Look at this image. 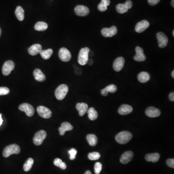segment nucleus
<instances>
[{
    "label": "nucleus",
    "instance_id": "36",
    "mask_svg": "<svg viewBox=\"0 0 174 174\" xmlns=\"http://www.w3.org/2000/svg\"><path fill=\"white\" fill-rule=\"evenodd\" d=\"M68 153L70 154V159L71 160H73L76 158V153H77V151L76 149L74 148H72L71 150H69Z\"/></svg>",
    "mask_w": 174,
    "mask_h": 174
},
{
    "label": "nucleus",
    "instance_id": "43",
    "mask_svg": "<svg viewBox=\"0 0 174 174\" xmlns=\"http://www.w3.org/2000/svg\"><path fill=\"white\" fill-rule=\"evenodd\" d=\"M169 98L170 100L172 102L174 101V92H172L169 95Z\"/></svg>",
    "mask_w": 174,
    "mask_h": 174
},
{
    "label": "nucleus",
    "instance_id": "10",
    "mask_svg": "<svg viewBox=\"0 0 174 174\" xmlns=\"http://www.w3.org/2000/svg\"><path fill=\"white\" fill-rule=\"evenodd\" d=\"M118 29L116 26H113L109 28H103L101 30L103 36L105 37H111L117 34Z\"/></svg>",
    "mask_w": 174,
    "mask_h": 174
},
{
    "label": "nucleus",
    "instance_id": "9",
    "mask_svg": "<svg viewBox=\"0 0 174 174\" xmlns=\"http://www.w3.org/2000/svg\"><path fill=\"white\" fill-rule=\"evenodd\" d=\"M59 56L60 59L64 62H69L72 57L71 54L69 50L65 48H62L60 49L59 51Z\"/></svg>",
    "mask_w": 174,
    "mask_h": 174
},
{
    "label": "nucleus",
    "instance_id": "48",
    "mask_svg": "<svg viewBox=\"0 0 174 174\" xmlns=\"http://www.w3.org/2000/svg\"><path fill=\"white\" fill-rule=\"evenodd\" d=\"M172 76L173 78H174V70H173L172 72Z\"/></svg>",
    "mask_w": 174,
    "mask_h": 174
},
{
    "label": "nucleus",
    "instance_id": "6",
    "mask_svg": "<svg viewBox=\"0 0 174 174\" xmlns=\"http://www.w3.org/2000/svg\"><path fill=\"white\" fill-rule=\"evenodd\" d=\"M19 109L23 111L28 117H32L34 114V109L31 105L28 103H23L19 106Z\"/></svg>",
    "mask_w": 174,
    "mask_h": 174
},
{
    "label": "nucleus",
    "instance_id": "38",
    "mask_svg": "<svg viewBox=\"0 0 174 174\" xmlns=\"http://www.w3.org/2000/svg\"><path fill=\"white\" fill-rule=\"evenodd\" d=\"M98 9L101 12H104L108 9V6L102 2H101L98 5Z\"/></svg>",
    "mask_w": 174,
    "mask_h": 174
},
{
    "label": "nucleus",
    "instance_id": "45",
    "mask_svg": "<svg viewBox=\"0 0 174 174\" xmlns=\"http://www.w3.org/2000/svg\"><path fill=\"white\" fill-rule=\"evenodd\" d=\"M2 122H3V120L2 118V114H0V126H1L2 124Z\"/></svg>",
    "mask_w": 174,
    "mask_h": 174
},
{
    "label": "nucleus",
    "instance_id": "7",
    "mask_svg": "<svg viewBox=\"0 0 174 174\" xmlns=\"http://www.w3.org/2000/svg\"><path fill=\"white\" fill-rule=\"evenodd\" d=\"M15 63L13 61H7L4 63L2 67V74L4 76H8L10 75L11 72L14 70L15 68Z\"/></svg>",
    "mask_w": 174,
    "mask_h": 174
},
{
    "label": "nucleus",
    "instance_id": "21",
    "mask_svg": "<svg viewBox=\"0 0 174 174\" xmlns=\"http://www.w3.org/2000/svg\"><path fill=\"white\" fill-rule=\"evenodd\" d=\"M34 76L36 80L39 82H43L46 80V76L41 70L39 69H36L34 71Z\"/></svg>",
    "mask_w": 174,
    "mask_h": 174
},
{
    "label": "nucleus",
    "instance_id": "46",
    "mask_svg": "<svg viewBox=\"0 0 174 174\" xmlns=\"http://www.w3.org/2000/svg\"><path fill=\"white\" fill-rule=\"evenodd\" d=\"M85 174H92V173H91L90 171L88 170L85 173Z\"/></svg>",
    "mask_w": 174,
    "mask_h": 174
},
{
    "label": "nucleus",
    "instance_id": "42",
    "mask_svg": "<svg viewBox=\"0 0 174 174\" xmlns=\"http://www.w3.org/2000/svg\"><path fill=\"white\" fill-rule=\"evenodd\" d=\"M101 2L106 5V6H108L110 5V0H102Z\"/></svg>",
    "mask_w": 174,
    "mask_h": 174
},
{
    "label": "nucleus",
    "instance_id": "17",
    "mask_svg": "<svg viewBox=\"0 0 174 174\" xmlns=\"http://www.w3.org/2000/svg\"><path fill=\"white\" fill-rule=\"evenodd\" d=\"M146 114L150 118H155L159 117L160 115L161 111L156 108L153 106H150L146 110Z\"/></svg>",
    "mask_w": 174,
    "mask_h": 174
},
{
    "label": "nucleus",
    "instance_id": "18",
    "mask_svg": "<svg viewBox=\"0 0 174 174\" xmlns=\"http://www.w3.org/2000/svg\"><path fill=\"white\" fill-rule=\"evenodd\" d=\"M42 50V47L41 44H33L28 48V52L32 56L37 55L41 52Z\"/></svg>",
    "mask_w": 174,
    "mask_h": 174
},
{
    "label": "nucleus",
    "instance_id": "15",
    "mask_svg": "<svg viewBox=\"0 0 174 174\" xmlns=\"http://www.w3.org/2000/svg\"><path fill=\"white\" fill-rule=\"evenodd\" d=\"M134 156V154L132 151H127L122 155L120 157V161L123 164H127L132 161Z\"/></svg>",
    "mask_w": 174,
    "mask_h": 174
},
{
    "label": "nucleus",
    "instance_id": "20",
    "mask_svg": "<svg viewBox=\"0 0 174 174\" xmlns=\"http://www.w3.org/2000/svg\"><path fill=\"white\" fill-rule=\"evenodd\" d=\"M133 111V108L130 105H123L119 107L118 112L119 114L122 115H126L131 113Z\"/></svg>",
    "mask_w": 174,
    "mask_h": 174
},
{
    "label": "nucleus",
    "instance_id": "40",
    "mask_svg": "<svg viewBox=\"0 0 174 174\" xmlns=\"http://www.w3.org/2000/svg\"><path fill=\"white\" fill-rule=\"evenodd\" d=\"M147 1H148V4L152 6L155 5L160 1V0H147Z\"/></svg>",
    "mask_w": 174,
    "mask_h": 174
},
{
    "label": "nucleus",
    "instance_id": "49",
    "mask_svg": "<svg viewBox=\"0 0 174 174\" xmlns=\"http://www.w3.org/2000/svg\"><path fill=\"white\" fill-rule=\"evenodd\" d=\"M1 34H2V30H1V28H0V37H1Z\"/></svg>",
    "mask_w": 174,
    "mask_h": 174
},
{
    "label": "nucleus",
    "instance_id": "5",
    "mask_svg": "<svg viewBox=\"0 0 174 174\" xmlns=\"http://www.w3.org/2000/svg\"><path fill=\"white\" fill-rule=\"evenodd\" d=\"M47 137V133L44 130H41L35 133L33 141L34 144L37 146H39L43 142L44 140Z\"/></svg>",
    "mask_w": 174,
    "mask_h": 174
},
{
    "label": "nucleus",
    "instance_id": "28",
    "mask_svg": "<svg viewBox=\"0 0 174 174\" xmlns=\"http://www.w3.org/2000/svg\"><path fill=\"white\" fill-rule=\"evenodd\" d=\"M88 117L91 120H94L98 118V113L94 108H91L87 110Z\"/></svg>",
    "mask_w": 174,
    "mask_h": 174
},
{
    "label": "nucleus",
    "instance_id": "3",
    "mask_svg": "<svg viewBox=\"0 0 174 174\" xmlns=\"http://www.w3.org/2000/svg\"><path fill=\"white\" fill-rule=\"evenodd\" d=\"M90 48L87 47L82 48L80 50L78 56V62L81 66H85L89 60V53Z\"/></svg>",
    "mask_w": 174,
    "mask_h": 174
},
{
    "label": "nucleus",
    "instance_id": "35",
    "mask_svg": "<svg viewBox=\"0 0 174 174\" xmlns=\"http://www.w3.org/2000/svg\"><path fill=\"white\" fill-rule=\"evenodd\" d=\"M94 172L95 174H99L102 170V165L100 162H97L94 165Z\"/></svg>",
    "mask_w": 174,
    "mask_h": 174
},
{
    "label": "nucleus",
    "instance_id": "22",
    "mask_svg": "<svg viewBox=\"0 0 174 174\" xmlns=\"http://www.w3.org/2000/svg\"><path fill=\"white\" fill-rule=\"evenodd\" d=\"M76 109L79 112L80 116H83L87 112L88 109V105L86 103H78L76 105Z\"/></svg>",
    "mask_w": 174,
    "mask_h": 174
},
{
    "label": "nucleus",
    "instance_id": "29",
    "mask_svg": "<svg viewBox=\"0 0 174 174\" xmlns=\"http://www.w3.org/2000/svg\"><path fill=\"white\" fill-rule=\"evenodd\" d=\"M53 50L52 49H46V50H42L40 53V55L44 60H48L51 57L53 54Z\"/></svg>",
    "mask_w": 174,
    "mask_h": 174
},
{
    "label": "nucleus",
    "instance_id": "24",
    "mask_svg": "<svg viewBox=\"0 0 174 174\" xmlns=\"http://www.w3.org/2000/svg\"><path fill=\"white\" fill-rule=\"evenodd\" d=\"M160 154L158 153H150L147 154L145 157V159L147 162H157L160 159Z\"/></svg>",
    "mask_w": 174,
    "mask_h": 174
},
{
    "label": "nucleus",
    "instance_id": "31",
    "mask_svg": "<svg viewBox=\"0 0 174 174\" xmlns=\"http://www.w3.org/2000/svg\"><path fill=\"white\" fill-rule=\"evenodd\" d=\"M54 164L55 166L60 167L61 169L64 170L66 168L67 166L65 162H63L61 159L56 158L54 160Z\"/></svg>",
    "mask_w": 174,
    "mask_h": 174
},
{
    "label": "nucleus",
    "instance_id": "23",
    "mask_svg": "<svg viewBox=\"0 0 174 174\" xmlns=\"http://www.w3.org/2000/svg\"><path fill=\"white\" fill-rule=\"evenodd\" d=\"M150 74L146 72H142L138 74L137 78L139 82L141 83H146L150 80Z\"/></svg>",
    "mask_w": 174,
    "mask_h": 174
},
{
    "label": "nucleus",
    "instance_id": "8",
    "mask_svg": "<svg viewBox=\"0 0 174 174\" xmlns=\"http://www.w3.org/2000/svg\"><path fill=\"white\" fill-rule=\"evenodd\" d=\"M39 115L44 119H49L52 116L51 111L45 106L40 105L37 108Z\"/></svg>",
    "mask_w": 174,
    "mask_h": 174
},
{
    "label": "nucleus",
    "instance_id": "41",
    "mask_svg": "<svg viewBox=\"0 0 174 174\" xmlns=\"http://www.w3.org/2000/svg\"><path fill=\"white\" fill-rule=\"evenodd\" d=\"M126 7H127L128 9H131L133 6V2H132L130 1V0H128L126 2L124 3Z\"/></svg>",
    "mask_w": 174,
    "mask_h": 174
},
{
    "label": "nucleus",
    "instance_id": "1",
    "mask_svg": "<svg viewBox=\"0 0 174 174\" xmlns=\"http://www.w3.org/2000/svg\"><path fill=\"white\" fill-rule=\"evenodd\" d=\"M132 137V134L128 131H123L117 134L115 139L119 144H125L130 141Z\"/></svg>",
    "mask_w": 174,
    "mask_h": 174
},
{
    "label": "nucleus",
    "instance_id": "47",
    "mask_svg": "<svg viewBox=\"0 0 174 174\" xmlns=\"http://www.w3.org/2000/svg\"><path fill=\"white\" fill-rule=\"evenodd\" d=\"M174 0H172V2H171V5H172V6H173V7H174Z\"/></svg>",
    "mask_w": 174,
    "mask_h": 174
},
{
    "label": "nucleus",
    "instance_id": "26",
    "mask_svg": "<svg viewBox=\"0 0 174 174\" xmlns=\"http://www.w3.org/2000/svg\"><path fill=\"white\" fill-rule=\"evenodd\" d=\"M48 28V24L43 21L37 22L34 25V29L37 31H44Z\"/></svg>",
    "mask_w": 174,
    "mask_h": 174
},
{
    "label": "nucleus",
    "instance_id": "39",
    "mask_svg": "<svg viewBox=\"0 0 174 174\" xmlns=\"http://www.w3.org/2000/svg\"><path fill=\"white\" fill-rule=\"evenodd\" d=\"M166 164L169 167L174 168V159H169L166 161Z\"/></svg>",
    "mask_w": 174,
    "mask_h": 174
},
{
    "label": "nucleus",
    "instance_id": "12",
    "mask_svg": "<svg viewBox=\"0 0 174 174\" xmlns=\"http://www.w3.org/2000/svg\"><path fill=\"white\" fill-rule=\"evenodd\" d=\"M75 12L76 15L78 16H86L90 13V10L87 6L78 5L75 7Z\"/></svg>",
    "mask_w": 174,
    "mask_h": 174
},
{
    "label": "nucleus",
    "instance_id": "32",
    "mask_svg": "<svg viewBox=\"0 0 174 174\" xmlns=\"http://www.w3.org/2000/svg\"><path fill=\"white\" fill-rule=\"evenodd\" d=\"M116 10L118 13L123 14L127 12L128 9L126 7L125 4H119L116 6Z\"/></svg>",
    "mask_w": 174,
    "mask_h": 174
},
{
    "label": "nucleus",
    "instance_id": "14",
    "mask_svg": "<svg viewBox=\"0 0 174 174\" xmlns=\"http://www.w3.org/2000/svg\"><path fill=\"white\" fill-rule=\"evenodd\" d=\"M136 54L134 56V60L137 62H143L146 59V57L144 54V51L141 47H136Z\"/></svg>",
    "mask_w": 174,
    "mask_h": 174
},
{
    "label": "nucleus",
    "instance_id": "4",
    "mask_svg": "<svg viewBox=\"0 0 174 174\" xmlns=\"http://www.w3.org/2000/svg\"><path fill=\"white\" fill-rule=\"evenodd\" d=\"M69 89L66 84H61L58 87L55 91V97L59 100H62L68 93Z\"/></svg>",
    "mask_w": 174,
    "mask_h": 174
},
{
    "label": "nucleus",
    "instance_id": "19",
    "mask_svg": "<svg viewBox=\"0 0 174 174\" xmlns=\"http://www.w3.org/2000/svg\"><path fill=\"white\" fill-rule=\"evenodd\" d=\"M73 129L72 125L68 122H64L62 123L61 127L59 128L61 136H63L66 131H71Z\"/></svg>",
    "mask_w": 174,
    "mask_h": 174
},
{
    "label": "nucleus",
    "instance_id": "30",
    "mask_svg": "<svg viewBox=\"0 0 174 174\" xmlns=\"http://www.w3.org/2000/svg\"><path fill=\"white\" fill-rule=\"evenodd\" d=\"M34 162V161L32 158H29L24 164V170L26 172L29 171L30 169L32 168Z\"/></svg>",
    "mask_w": 174,
    "mask_h": 174
},
{
    "label": "nucleus",
    "instance_id": "33",
    "mask_svg": "<svg viewBox=\"0 0 174 174\" xmlns=\"http://www.w3.org/2000/svg\"><path fill=\"white\" fill-rule=\"evenodd\" d=\"M100 154L98 152H93L90 153L88 155V158L90 160H97L100 158Z\"/></svg>",
    "mask_w": 174,
    "mask_h": 174
},
{
    "label": "nucleus",
    "instance_id": "27",
    "mask_svg": "<svg viewBox=\"0 0 174 174\" xmlns=\"http://www.w3.org/2000/svg\"><path fill=\"white\" fill-rule=\"evenodd\" d=\"M15 15L20 21H22L24 19V10L21 6H19L16 7L15 10Z\"/></svg>",
    "mask_w": 174,
    "mask_h": 174
},
{
    "label": "nucleus",
    "instance_id": "34",
    "mask_svg": "<svg viewBox=\"0 0 174 174\" xmlns=\"http://www.w3.org/2000/svg\"><path fill=\"white\" fill-rule=\"evenodd\" d=\"M105 90L106 91V92H108H108L114 93L117 90V87L115 85H114V84L109 85L105 87Z\"/></svg>",
    "mask_w": 174,
    "mask_h": 174
},
{
    "label": "nucleus",
    "instance_id": "2",
    "mask_svg": "<svg viewBox=\"0 0 174 174\" xmlns=\"http://www.w3.org/2000/svg\"><path fill=\"white\" fill-rule=\"evenodd\" d=\"M20 148L19 145L14 144L9 145L5 147L2 155L5 158H7L12 154H18L20 153Z\"/></svg>",
    "mask_w": 174,
    "mask_h": 174
},
{
    "label": "nucleus",
    "instance_id": "44",
    "mask_svg": "<svg viewBox=\"0 0 174 174\" xmlns=\"http://www.w3.org/2000/svg\"><path fill=\"white\" fill-rule=\"evenodd\" d=\"M94 63V61L92 60V59H89L88 60V62H87V64H88L89 66H92V64Z\"/></svg>",
    "mask_w": 174,
    "mask_h": 174
},
{
    "label": "nucleus",
    "instance_id": "11",
    "mask_svg": "<svg viewBox=\"0 0 174 174\" xmlns=\"http://www.w3.org/2000/svg\"><path fill=\"white\" fill-rule=\"evenodd\" d=\"M157 38L158 40L159 47L161 48H164L167 46L168 42L167 36L162 32H159L156 34Z\"/></svg>",
    "mask_w": 174,
    "mask_h": 174
},
{
    "label": "nucleus",
    "instance_id": "37",
    "mask_svg": "<svg viewBox=\"0 0 174 174\" xmlns=\"http://www.w3.org/2000/svg\"><path fill=\"white\" fill-rule=\"evenodd\" d=\"M9 89L6 87H0V95H5L9 93Z\"/></svg>",
    "mask_w": 174,
    "mask_h": 174
},
{
    "label": "nucleus",
    "instance_id": "50",
    "mask_svg": "<svg viewBox=\"0 0 174 174\" xmlns=\"http://www.w3.org/2000/svg\"><path fill=\"white\" fill-rule=\"evenodd\" d=\"M173 36H174V30H173Z\"/></svg>",
    "mask_w": 174,
    "mask_h": 174
},
{
    "label": "nucleus",
    "instance_id": "16",
    "mask_svg": "<svg viewBox=\"0 0 174 174\" xmlns=\"http://www.w3.org/2000/svg\"><path fill=\"white\" fill-rule=\"evenodd\" d=\"M124 63H125V60L122 57L116 59L114 62L113 65L115 71L117 72L120 71L124 66Z\"/></svg>",
    "mask_w": 174,
    "mask_h": 174
},
{
    "label": "nucleus",
    "instance_id": "13",
    "mask_svg": "<svg viewBox=\"0 0 174 174\" xmlns=\"http://www.w3.org/2000/svg\"><path fill=\"white\" fill-rule=\"evenodd\" d=\"M150 26V23L146 20H143L138 22L136 25L135 30L137 33H141L144 32Z\"/></svg>",
    "mask_w": 174,
    "mask_h": 174
},
{
    "label": "nucleus",
    "instance_id": "25",
    "mask_svg": "<svg viewBox=\"0 0 174 174\" xmlns=\"http://www.w3.org/2000/svg\"><path fill=\"white\" fill-rule=\"evenodd\" d=\"M87 140L89 143V145L91 146H95L98 142V138L95 134H89L87 136Z\"/></svg>",
    "mask_w": 174,
    "mask_h": 174
}]
</instances>
